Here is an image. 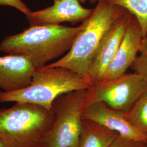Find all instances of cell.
<instances>
[{
    "label": "cell",
    "instance_id": "11",
    "mask_svg": "<svg viewBox=\"0 0 147 147\" xmlns=\"http://www.w3.org/2000/svg\"><path fill=\"white\" fill-rule=\"evenodd\" d=\"M36 68L28 58L20 55L0 56V89L9 92L29 86Z\"/></svg>",
    "mask_w": 147,
    "mask_h": 147
},
{
    "label": "cell",
    "instance_id": "1",
    "mask_svg": "<svg viewBox=\"0 0 147 147\" xmlns=\"http://www.w3.org/2000/svg\"><path fill=\"white\" fill-rule=\"evenodd\" d=\"M82 27L62 25L30 26L23 31L5 37L0 51L28 58L36 69L67 53Z\"/></svg>",
    "mask_w": 147,
    "mask_h": 147
},
{
    "label": "cell",
    "instance_id": "15",
    "mask_svg": "<svg viewBox=\"0 0 147 147\" xmlns=\"http://www.w3.org/2000/svg\"><path fill=\"white\" fill-rule=\"evenodd\" d=\"M131 69L141 75L147 82V36L143 39L138 55Z\"/></svg>",
    "mask_w": 147,
    "mask_h": 147
},
{
    "label": "cell",
    "instance_id": "19",
    "mask_svg": "<svg viewBox=\"0 0 147 147\" xmlns=\"http://www.w3.org/2000/svg\"><path fill=\"white\" fill-rule=\"evenodd\" d=\"M81 3H85L88 0H79Z\"/></svg>",
    "mask_w": 147,
    "mask_h": 147
},
{
    "label": "cell",
    "instance_id": "13",
    "mask_svg": "<svg viewBox=\"0 0 147 147\" xmlns=\"http://www.w3.org/2000/svg\"><path fill=\"white\" fill-rule=\"evenodd\" d=\"M125 114L132 125L147 137V93L143 95Z\"/></svg>",
    "mask_w": 147,
    "mask_h": 147
},
{
    "label": "cell",
    "instance_id": "16",
    "mask_svg": "<svg viewBox=\"0 0 147 147\" xmlns=\"http://www.w3.org/2000/svg\"><path fill=\"white\" fill-rule=\"evenodd\" d=\"M109 147H147V143L119 135Z\"/></svg>",
    "mask_w": 147,
    "mask_h": 147
},
{
    "label": "cell",
    "instance_id": "18",
    "mask_svg": "<svg viewBox=\"0 0 147 147\" xmlns=\"http://www.w3.org/2000/svg\"><path fill=\"white\" fill-rule=\"evenodd\" d=\"M99 0H88L89 2L92 4H94L95 3H97Z\"/></svg>",
    "mask_w": 147,
    "mask_h": 147
},
{
    "label": "cell",
    "instance_id": "5",
    "mask_svg": "<svg viewBox=\"0 0 147 147\" xmlns=\"http://www.w3.org/2000/svg\"><path fill=\"white\" fill-rule=\"evenodd\" d=\"M86 90L71 92L55 100L47 147H79Z\"/></svg>",
    "mask_w": 147,
    "mask_h": 147
},
{
    "label": "cell",
    "instance_id": "9",
    "mask_svg": "<svg viewBox=\"0 0 147 147\" xmlns=\"http://www.w3.org/2000/svg\"><path fill=\"white\" fill-rule=\"evenodd\" d=\"M143 38L140 25L132 15L116 55L101 81L115 79L126 73L138 55Z\"/></svg>",
    "mask_w": 147,
    "mask_h": 147
},
{
    "label": "cell",
    "instance_id": "10",
    "mask_svg": "<svg viewBox=\"0 0 147 147\" xmlns=\"http://www.w3.org/2000/svg\"><path fill=\"white\" fill-rule=\"evenodd\" d=\"M82 118L98 123L123 136L147 143V137L132 125L124 112L115 110L104 102H95L86 107Z\"/></svg>",
    "mask_w": 147,
    "mask_h": 147
},
{
    "label": "cell",
    "instance_id": "20",
    "mask_svg": "<svg viewBox=\"0 0 147 147\" xmlns=\"http://www.w3.org/2000/svg\"><path fill=\"white\" fill-rule=\"evenodd\" d=\"M0 147H3V144H2V143L1 140H0Z\"/></svg>",
    "mask_w": 147,
    "mask_h": 147
},
{
    "label": "cell",
    "instance_id": "12",
    "mask_svg": "<svg viewBox=\"0 0 147 147\" xmlns=\"http://www.w3.org/2000/svg\"><path fill=\"white\" fill-rule=\"evenodd\" d=\"M118 135L98 123L83 119L79 147H109Z\"/></svg>",
    "mask_w": 147,
    "mask_h": 147
},
{
    "label": "cell",
    "instance_id": "4",
    "mask_svg": "<svg viewBox=\"0 0 147 147\" xmlns=\"http://www.w3.org/2000/svg\"><path fill=\"white\" fill-rule=\"evenodd\" d=\"M90 86L86 80L74 71L46 65L36 69L26 87L9 92L0 90V102H28L53 111V103L59 96Z\"/></svg>",
    "mask_w": 147,
    "mask_h": 147
},
{
    "label": "cell",
    "instance_id": "14",
    "mask_svg": "<svg viewBox=\"0 0 147 147\" xmlns=\"http://www.w3.org/2000/svg\"><path fill=\"white\" fill-rule=\"evenodd\" d=\"M129 11L138 21L143 37L147 36V0H106Z\"/></svg>",
    "mask_w": 147,
    "mask_h": 147
},
{
    "label": "cell",
    "instance_id": "6",
    "mask_svg": "<svg viewBox=\"0 0 147 147\" xmlns=\"http://www.w3.org/2000/svg\"><path fill=\"white\" fill-rule=\"evenodd\" d=\"M147 93V82L137 73H125L115 79L91 85L86 90L84 108L102 102L124 113Z\"/></svg>",
    "mask_w": 147,
    "mask_h": 147
},
{
    "label": "cell",
    "instance_id": "3",
    "mask_svg": "<svg viewBox=\"0 0 147 147\" xmlns=\"http://www.w3.org/2000/svg\"><path fill=\"white\" fill-rule=\"evenodd\" d=\"M53 119V111L16 102L0 109V140L3 147H47Z\"/></svg>",
    "mask_w": 147,
    "mask_h": 147
},
{
    "label": "cell",
    "instance_id": "8",
    "mask_svg": "<svg viewBox=\"0 0 147 147\" xmlns=\"http://www.w3.org/2000/svg\"><path fill=\"white\" fill-rule=\"evenodd\" d=\"M93 9L84 8L79 0H53V5L26 16L30 26L61 25L70 22L82 23L90 16Z\"/></svg>",
    "mask_w": 147,
    "mask_h": 147
},
{
    "label": "cell",
    "instance_id": "2",
    "mask_svg": "<svg viewBox=\"0 0 147 147\" xmlns=\"http://www.w3.org/2000/svg\"><path fill=\"white\" fill-rule=\"evenodd\" d=\"M125 11L106 0H99L92 14L81 23V29L68 52L57 61L47 65L70 69L89 84V67L95 53L107 32Z\"/></svg>",
    "mask_w": 147,
    "mask_h": 147
},
{
    "label": "cell",
    "instance_id": "17",
    "mask_svg": "<svg viewBox=\"0 0 147 147\" xmlns=\"http://www.w3.org/2000/svg\"><path fill=\"white\" fill-rule=\"evenodd\" d=\"M1 6H9L13 7L22 13L25 16L32 11L22 0H0Z\"/></svg>",
    "mask_w": 147,
    "mask_h": 147
},
{
    "label": "cell",
    "instance_id": "7",
    "mask_svg": "<svg viewBox=\"0 0 147 147\" xmlns=\"http://www.w3.org/2000/svg\"><path fill=\"white\" fill-rule=\"evenodd\" d=\"M132 16L129 11H125L102 39L89 67L88 81L90 86L102 80L106 70L121 45Z\"/></svg>",
    "mask_w": 147,
    "mask_h": 147
}]
</instances>
